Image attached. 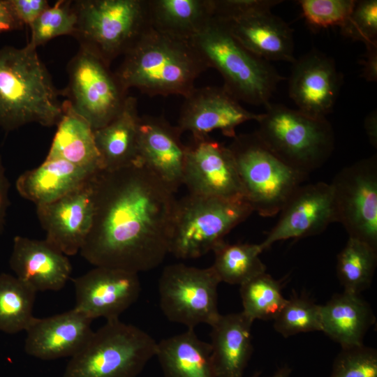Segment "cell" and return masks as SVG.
<instances>
[{
    "instance_id": "60d3db41",
    "label": "cell",
    "mask_w": 377,
    "mask_h": 377,
    "mask_svg": "<svg viewBox=\"0 0 377 377\" xmlns=\"http://www.w3.org/2000/svg\"><path fill=\"white\" fill-rule=\"evenodd\" d=\"M23 27L15 14L9 0H0V34L20 30Z\"/></svg>"
},
{
    "instance_id": "603a6c76",
    "label": "cell",
    "mask_w": 377,
    "mask_h": 377,
    "mask_svg": "<svg viewBox=\"0 0 377 377\" xmlns=\"http://www.w3.org/2000/svg\"><path fill=\"white\" fill-rule=\"evenodd\" d=\"M253 321L242 311L220 315L211 325V355L216 377H243L251 357Z\"/></svg>"
},
{
    "instance_id": "ba28073f",
    "label": "cell",
    "mask_w": 377,
    "mask_h": 377,
    "mask_svg": "<svg viewBox=\"0 0 377 377\" xmlns=\"http://www.w3.org/2000/svg\"><path fill=\"white\" fill-rule=\"evenodd\" d=\"M77 22L74 37L110 66L151 26L147 0L73 1Z\"/></svg>"
},
{
    "instance_id": "5bb4252c",
    "label": "cell",
    "mask_w": 377,
    "mask_h": 377,
    "mask_svg": "<svg viewBox=\"0 0 377 377\" xmlns=\"http://www.w3.org/2000/svg\"><path fill=\"white\" fill-rule=\"evenodd\" d=\"M183 184L190 194L245 198L231 151L209 135L191 136L186 145Z\"/></svg>"
},
{
    "instance_id": "7c38bea8",
    "label": "cell",
    "mask_w": 377,
    "mask_h": 377,
    "mask_svg": "<svg viewBox=\"0 0 377 377\" xmlns=\"http://www.w3.org/2000/svg\"><path fill=\"white\" fill-rule=\"evenodd\" d=\"M220 283L212 267L169 265L158 281L161 309L170 321L188 328L194 329L200 324L211 326L221 315L218 310Z\"/></svg>"
},
{
    "instance_id": "ab89813d",
    "label": "cell",
    "mask_w": 377,
    "mask_h": 377,
    "mask_svg": "<svg viewBox=\"0 0 377 377\" xmlns=\"http://www.w3.org/2000/svg\"><path fill=\"white\" fill-rule=\"evenodd\" d=\"M366 53L360 61L361 76L367 82L377 81V43L365 45Z\"/></svg>"
},
{
    "instance_id": "cb8c5ba5",
    "label": "cell",
    "mask_w": 377,
    "mask_h": 377,
    "mask_svg": "<svg viewBox=\"0 0 377 377\" xmlns=\"http://www.w3.org/2000/svg\"><path fill=\"white\" fill-rule=\"evenodd\" d=\"M97 172L62 159L45 158L37 168L21 174L15 186L22 198L37 207L59 199Z\"/></svg>"
},
{
    "instance_id": "52a82bcc",
    "label": "cell",
    "mask_w": 377,
    "mask_h": 377,
    "mask_svg": "<svg viewBox=\"0 0 377 377\" xmlns=\"http://www.w3.org/2000/svg\"><path fill=\"white\" fill-rule=\"evenodd\" d=\"M156 346L140 328L108 320L71 357L64 377H136L155 357Z\"/></svg>"
},
{
    "instance_id": "5b68a950",
    "label": "cell",
    "mask_w": 377,
    "mask_h": 377,
    "mask_svg": "<svg viewBox=\"0 0 377 377\" xmlns=\"http://www.w3.org/2000/svg\"><path fill=\"white\" fill-rule=\"evenodd\" d=\"M256 121L255 133L263 144L290 167L305 175L323 165L334 149V132L327 118H314L297 109L269 102Z\"/></svg>"
},
{
    "instance_id": "f546056e",
    "label": "cell",
    "mask_w": 377,
    "mask_h": 377,
    "mask_svg": "<svg viewBox=\"0 0 377 377\" xmlns=\"http://www.w3.org/2000/svg\"><path fill=\"white\" fill-rule=\"evenodd\" d=\"M212 251L214 260L211 267L221 282L240 286L266 271L259 256L263 251L259 244L223 241Z\"/></svg>"
},
{
    "instance_id": "277c9868",
    "label": "cell",
    "mask_w": 377,
    "mask_h": 377,
    "mask_svg": "<svg viewBox=\"0 0 377 377\" xmlns=\"http://www.w3.org/2000/svg\"><path fill=\"white\" fill-rule=\"evenodd\" d=\"M191 40L209 68L219 72L223 87L239 102L265 107L286 79L269 61L246 50L213 17Z\"/></svg>"
},
{
    "instance_id": "d6a6232c",
    "label": "cell",
    "mask_w": 377,
    "mask_h": 377,
    "mask_svg": "<svg viewBox=\"0 0 377 377\" xmlns=\"http://www.w3.org/2000/svg\"><path fill=\"white\" fill-rule=\"evenodd\" d=\"M242 312L251 320H274L287 302L281 281L266 272L240 285Z\"/></svg>"
},
{
    "instance_id": "30bf717a",
    "label": "cell",
    "mask_w": 377,
    "mask_h": 377,
    "mask_svg": "<svg viewBox=\"0 0 377 377\" xmlns=\"http://www.w3.org/2000/svg\"><path fill=\"white\" fill-rule=\"evenodd\" d=\"M213 17L246 50L269 61L293 64V29L271 9L280 0H213Z\"/></svg>"
},
{
    "instance_id": "f35d334b",
    "label": "cell",
    "mask_w": 377,
    "mask_h": 377,
    "mask_svg": "<svg viewBox=\"0 0 377 377\" xmlns=\"http://www.w3.org/2000/svg\"><path fill=\"white\" fill-rule=\"evenodd\" d=\"M18 20L23 25L30 26L48 7L47 0H9Z\"/></svg>"
},
{
    "instance_id": "7bdbcfd3",
    "label": "cell",
    "mask_w": 377,
    "mask_h": 377,
    "mask_svg": "<svg viewBox=\"0 0 377 377\" xmlns=\"http://www.w3.org/2000/svg\"><path fill=\"white\" fill-rule=\"evenodd\" d=\"M364 127L369 142L375 147H377V111L372 110L367 114L364 121Z\"/></svg>"
},
{
    "instance_id": "b9f144b4",
    "label": "cell",
    "mask_w": 377,
    "mask_h": 377,
    "mask_svg": "<svg viewBox=\"0 0 377 377\" xmlns=\"http://www.w3.org/2000/svg\"><path fill=\"white\" fill-rule=\"evenodd\" d=\"M8 191L9 182L0 156V235L4 230L7 211L10 205Z\"/></svg>"
},
{
    "instance_id": "e0dca14e",
    "label": "cell",
    "mask_w": 377,
    "mask_h": 377,
    "mask_svg": "<svg viewBox=\"0 0 377 377\" xmlns=\"http://www.w3.org/2000/svg\"><path fill=\"white\" fill-rule=\"evenodd\" d=\"M277 223L260 244L263 251L274 243L318 235L336 222L333 192L323 182L302 184L279 212Z\"/></svg>"
},
{
    "instance_id": "44dd1931",
    "label": "cell",
    "mask_w": 377,
    "mask_h": 377,
    "mask_svg": "<svg viewBox=\"0 0 377 377\" xmlns=\"http://www.w3.org/2000/svg\"><path fill=\"white\" fill-rule=\"evenodd\" d=\"M91 323L74 308L50 317H34L25 330L24 351L43 360L71 357L91 336Z\"/></svg>"
},
{
    "instance_id": "e575fe53",
    "label": "cell",
    "mask_w": 377,
    "mask_h": 377,
    "mask_svg": "<svg viewBox=\"0 0 377 377\" xmlns=\"http://www.w3.org/2000/svg\"><path fill=\"white\" fill-rule=\"evenodd\" d=\"M274 327L284 337L321 331L320 305L305 297L293 296L274 319Z\"/></svg>"
},
{
    "instance_id": "ffe728a7",
    "label": "cell",
    "mask_w": 377,
    "mask_h": 377,
    "mask_svg": "<svg viewBox=\"0 0 377 377\" xmlns=\"http://www.w3.org/2000/svg\"><path fill=\"white\" fill-rule=\"evenodd\" d=\"M182 131L163 116H140L138 163L147 168L174 193L183 185L186 145Z\"/></svg>"
},
{
    "instance_id": "74e56055",
    "label": "cell",
    "mask_w": 377,
    "mask_h": 377,
    "mask_svg": "<svg viewBox=\"0 0 377 377\" xmlns=\"http://www.w3.org/2000/svg\"><path fill=\"white\" fill-rule=\"evenodd\" d=\"M340 29L343 36L353 41L365 45L377 43V1H356L348 20Z\"/></svg>"
},
{
    "instance_id": "484cf974",
    "label": "cell",
    "mask_w": 377,
    "mask_h": 377,
    "mask_svg": "<svg viewBox=\"0 0 377 377\" xmlns=\"http://www.w3.org/2000/svg\"><path fill=\"white\" fill-rule=\"evenodd\" d=\"M140 119L138 101L128 96L112 121L94 130L102 170H114L137 163Z\"/></svg>"
},
{
    "instance_id": "f1b7e54d",
    "label": "cell",
    "mask_w": 377,
    "mask_h": 377,
    "mask_svg": "<svg viewBox=\"0 0 377 377\" xmlns=\"http://www.w3.org/2000/svg\"><path fill=\"white\" fill-rule=\"evenodd\" d=\"M151 26L191 40L212 18L213 0H147Z\"/></svg>"
},
{
    "instance_id": "d4e9b609",
    "label": "cell",
    "mask_w": 377,
    "mask_h": 377,
    "mask_svg": "<svg viewBox=\"0 0 377 377\" xmlns=\"http://www.w3.org/2000/svg\"><path fill=\"white\" fill-rule=\"evenodd\" d=\"M320 316L321 332L341 348L362 345L367 332L375 322L369 304L360 294L344 290L320 305Z\"/></svg>"
},
{
    "instance_id": "4dcf8cb0",
    "label": "cell",
    "mask_w": 377,
    "mask_h": 377,
    "mask_svg": "<svg viewBox=\"0 0 377 377\" xmlns=\"http://www.w3.org/2000/svg\"><path fill=\"white\" fill-rule=\"evenodd\" d=\"M36 292L15 276L0 274V331H25L34 318Z\"/></svg>"
},
{
    "instance_id": "8d00e7d4",
    "label": "cell",
    "mask_w": 377,
    "mask_h": 377,
    "mask_svg": "<svg viewBox=\"0 0 377 377\" xmlns=\"http://www.w3.org/2000/svg\"><path fill=\"white\" fill-rule=\"evenodd\" d=\"M330 377H377V351L365 346L341 348Z\"/></svg>"
},
{
    "instance_id": "6da1fadb",
    "label": "cell",
    "mask_w": 377,
    "mask_h": 377,
    "mask_svg": "<svg viewBox=\"0 0 377 377\" xmlns=\"http://www.w3.org/2000/svg\"><path fill=\"white\" fill-rule=\"evenodd\" d=\"M140 163L94 176V214L80 254L94 267L138 274L156 268L169 253L177 199Z\"/></svg>"
},
{
    "instance_id": "d590c367",
    "label": "cell",
    "mask_w": 377,
    "mask_h": 377,
    "mask_svg": "<svg viewBox=\"0 0 377 377\" xmlns=\"http://www.w3.org/2000/svg\"><path fill=\"white\" fill-rule=\"evenodd\" d=\"M355 0H300L302 14L313 29L341 28L348 20Z\"/></svg>"
},
{
    "instance_id": "8fae6325",
    "label": "cell",
    "mask_w": 377,
    "mask_h": 377,
    "mask_svg": "<svg viewBox=\"0 0 377 377\" xmlns=\"http://www.w3.org/2000/svg\"><path fill=\"white\" fill-rule=\"evenodd\" d=\"M67 72L68 83L61 95L94 130L105 126L121 112L128 90L110 66L96 54L80 47Z\"/></svg>"
},
{
    "instance_id": "9c48e42d",
    "label": "cell",
    "mask_w": 377,
    "mask_h": 377,
    "mask_svg": "<svg viewBox=\"0 0 377 377\" xmlns=\"http://www.w3.org/2000/svg\"><path fill=\"white\" fill-rule=\"evenodd\" d=\"M232 139L228 147L235 159L245 199L261 216L276 215L309 175L278 158L255 131L237 135Z\"/></svg>"
},
{
    "instance_id": "1f68e13d",
    "label": "cell",
    "mask_w": 377,
    "mask_h": 377,
    "mask_svg": "<svg viewBox=\"0 0 377 377\" xmlns=\"http://www.w3.org/2000/svg\"><path fill=\"white\" fill-rule=\"evenodd\" d=\"M377 264V249L348 237L337 255V274L344 291L360 294L371 283Z\"/></svg>"
},
{
    "instance_id": "ac0fdd59",
    "label": "cell",
    "mask_w": 377,
    "mask_h": 377,
    "mask_svg": "<svg viewBox=\"0 0 377 377\" xmlns=\"http://www.w3.org/2000/svg\"><path fill=\"white\" fill-rule=\"evenodd\" d=\"M342 81L334 60L312 49L292 64L288 94L298 110L324 119L333 110Z\"/></svg>"
},
{
    "instance_id": "d6986e66",
    "label": "cell",
    "mask_w": 377,
    "mask_h": 377,
    "mask_svg": "<svg viewBox=\"0 0 377 377\" xmlns=\"http://www.w3.org/2000/svg\"><path fill=\"white\" fill-rule=\"evenodd\" d=\"M260 115L246 110L223 87H195L184 97L177 126L182 133L189 132L191 136L207 135L219 130L234 138L238 126L257 121Z\"/></svg>"
},
{
    "instance_id": "4fadbf2b",
    "label": "cell",
    "mask_w": 377,
    "mask_h": 377,
    "mask_svg": "<svg viewBox=\"0 0 377 377\" xmlns=\"http://www.w3.org/2000/svg\"><path fill=\"white\" fill-rule=\"evenodd\" d=\"M336 222L348 237L377 249V156L361 159L342 168L330 183Z\"/></svg>"
},
{
    "instance_id": "836d02e7",
    "label": "cell",
    "mask_w": 377,
    "mask_h": 377,
    "mask_svg": "<svg viewBox=\"0 0 377 377\" xmlns=\"http://www.w3.org/2000/svg\"><path fill=\"white\" fill-rule=\"evenodd\" d=\"M77 17L73 1L59 0L45 10L29 26L30 43L36 47L64 35L74 36Z\"/></svg>"
},
{
    "instance_id": "2e32d148",
    "label": "cell",
    "mask_w": 377,
    "mask_h": 377,
    "mask_svg": "<svg viewBox=\"0 0 377 377\" xmlns=\"http://www.w3.org/2000/svg\"><path fill=\"white\" fill-rule=\"evenodd\" d=\"M73 281L74 309L92 320L119 319L141 290L138 274L105 267H95Z\"/></svg>"
},
{
    "instance_id": "8992f818",
    "label": "cell",
    "mask_w": 377,
    "mask_h": 377,
    "mask_svg": "<svg viewBox=\"0 0 377 377\" xmlns=\"http://www.w3.org/2000/svg\"><path fill=\"white\" fill-rule=\"evenodd\" d=\"M253 208L245 198H222L188 193L177 200L170 229L169 253L197 258L212 251L224 237L244 221Z\"/></svg>"
},
{
    "instance_id": "7a4b0ae2",
    "label": "cell",
    "mask_w": 377,
    "mask_h": 377,
    "mask_svg": "<svg viewBox=\"0 0 377 377\" xmlns=\"http://www.w3.org/2000/svg\"><path fill=\"white\" fill-rule=\"evenodd\" d=\"M209 68L191 40L159 31L150 26L124 55L114 71L127 90L150 97L188 96L196 79Z\"/></svg>"
},
{
    "instance_id": "9a60e30c",
    "label": "cell",
    "mask_w": 377,
    "mask_h": 377,
    "mask_svg": "<svg viewBox=\"0 0 377 377\" xmlns=\"http://www.w3.org/2000/svg\"><path fill=\"white\" fill-rule=\"evenodd\" d=\"M95 175L59 199L36 207L45 239L67 256L80 253L91 230Z\"/></svg>"
},
{
    "instance_id": "7402d4cb",
    "label": "cell",
    "mask_w": 377,
    "mask_h": 377,
    "mask_svg": "<svg viewBox=\"0 0 377 377\" xmlns=\"http://www.w3.org/2000/svg\"><path fill=\"white\" fill-rule=\"evenodd\" d=\"M45 239L15 236L9 265L15 276L38 291L61 290L70 279L68 258Z\"/></svg>"
},
{
    "instance_id": "4316f807",
    "label": "cell",
    "mask_w": 377,
    "mask_h": 377,
    "mask_svg": "<svg viewBox=\"0 0 377 377\" xmlns=\"http://www.w3.org/2000/svg\"><path fill=\"white\" fill-rule=\"evenodd\" d=\"M46 158H59L97 172L102 170L94 129L69 103L63 102V114Z\"/></svg>"
},
{
    "instance_id": "3957f363",
    "label": "cell",
    "mask_w": 377,
    "mask_h": 377,
    "mask_svg": "<svg viewBox=\"0 0 377 377\" xmlns=\"http://www.w3.org/2000/svg\"><path fill=\"white\" fill-rule=\"evenodd\" d=\"M36 49L30 43L0 48V127L6 131L30 123L52 126L62 116L61 91Z\"/></svg>"
},
{
    "instance_id": "83f0119b",
    "label": "cell",
    "mask_w": 377,
    "mask_h": 377,
    "mask_svg": "<svg viewBox=\"0 0 377 377\" xmlns=\"http://www.w3.org/2000/svg\"><path fill=\"white\" fill-rule=\"evenodd\" d=\"M155 356L163 377H216L210 345L194 329L157 342Z\"/></svg>"
},
{
    "instance_id": "ee69618b",
    "label": "cell",
    "mask_w": 377,
    "mask_h": 377,
    "mask_svg": "<svg viewBox=\"0 0 377 377\" xmlns=\"http://www.w3.org/2000/svg\"><path fill=\"white\" fill-rule=\"evenodd\" d=\"M290 374H291V369L288 366H284L279 369L274 373V374L270 377H290Z\"/></svg>"
}]
</instances>
